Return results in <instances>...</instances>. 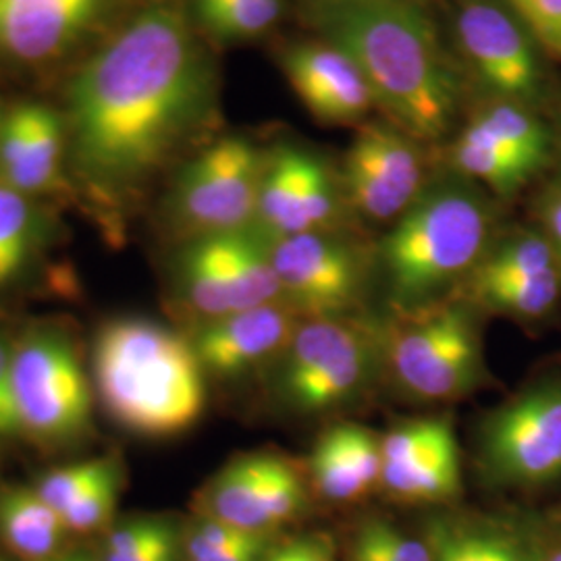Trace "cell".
<instances>
[{
	"mask_svg": "<svg viewBox=\"0 0 561 561\" xmlns=\"http://www.w3.org/2000/svg\"><path fill=\"white\" fill-rule=\"evenodd\" d=\"M277 535L236 528L227 522L196 516L183 528V561H264Z\"/></svg>",
	"mask_w": 561,
	"mask_h": 561,
	"instance_id": "83f0119b",
	"label": "cell"
},
{
	"mask_svg": "<svg viewBox=\"0 0 561 561\" xmlns=\"http://www.w3.org/2000/svg\"><path fill=\"white\" fill-rule=\"evenodd\" d=\"M99 561H183V530L164 516H134L108 530Z\"/></svg>",
	"mask_w": 561,
	"mask_h": 561,
	"instance_id": "4316f807",
	"label": "cell"
},
{
	"mask_svg": "<svg viewBox=\"0 0 561 561\" xmlns=\"http://www.w3.org/2000/svg\"><path fill=\"white\" fill-rule=\"evenodd\" d=\"M180 285L204 322L283 301L271 240L256 227L194 238L181 254Z\"/></svg>",
	"mask_w": 561,
	"mask_h": 561,
	"instance_id": "9c48e42d",
	"label": "cell"
},
{
	"mask_svg": "<svg viewBox=\"0 0 561 561\" xmlns=\"http://www.w3.org/2000/svg\"><path fill=\"white\" fill-rule=\"evenodd\" d=\"M482 481L502 491H542L561 482V368L526 382L482 416L477 431Z\"/></svg>",
	"mask_w": 561,
	"mask_h": 561,
	"instance_id": "8992f818",
	"label": "cell"
},
{
	"mask_svg": "<svg viewBox=\"0 0 561 561\" xmlns=\"http://www.w3.org/2000/svg\"><path fill=\"white\" fill-rule=\"evenodd\" d=\"M21 435L20 422L11 410L0 403V437H18Z\"/></svg>",
	"mask_w": 561,
	"mask_h": 561,
	"instance_id": "f35d334b",
	"label": "cell"
},
{
	"mask_svg": "<svg viewBox=\"0 0 561 561\" xmlns=\"http://www.w3.org/2000/svg\"><path fill=\"white\" fill-rule=\"evenodd\" d=\"M542 231L556 252V261L561 275V183L551 187L541 201Z\"/></svg>",
	"mask_w": 561,
	"mask_h": 561,
	"instance_id": "d590c367",
	"label": "cell"
},
{
	"mask_svg": "<svg viewBox=\"0 0 561 561\" xmlns=\"http://www.w3.org/2000/svg\"><path fill=\"white\" fill-rule=\"evenodd\" d=\"M322 41L356 62L375 102L405 136L437 140L458 106V80L433 23L410 0H314Z\"/></svg>",
	"mask_w": 561,
	"mask_h": 561,
	"instance_id": "7a4b0ae2",
	"label": "cell"
},
{
	"mask_svg": "<svg viewBox=\"0 0 561 561\" xmlns=\"http://www.w3.org/2000/svg\"><path fill=\"white\" fill-rule=\"evenodd\" d=\"M454 164L466 178L482 181L500 196L516 194L539 173L535 164L522 159L477 119L456 141Z\"/></svg>",
	"mask_w": 561,
	"mask_h": 561,
	"instance_id": "cb8c5ba5",
	"label": "cell"
},
{
	"mask_svg": "<svg viewBox=\"0 0 561 561\" xmlns=\"http://www.w3.org/2000/svg\"><path fill=\"white\" fill-rule=\"evenodd\" d=\"M343 185L364 217H401L422 192L421 157L410 136L385 125L364 127L347 150Z\"/></svg>",
	"mask_w": 561,
	"mask_h": 561,
	"instance_id": "5bb4252c",
	"label": "cell"
},
{
	"mask_svg": "<svg viewBox=\"0 0 561 561\" xmlns=\"http://www.w3.org/2000/svg\"><path fill=\"white\" fill-rule=\"evenodd\" d=\"M422 537L435 561H541L537 516L437 512Z\"/></svg>",
	"mask_w": 561,
	"mask_h": 561,
	"instance_id": "d6986e66",
	"label": "cell"
},
{
	"mask_svg": "<svg viewBox=\"0 0 561 561\" xmlns=\"http://www.w3.org/2000/svg\"><path fill=\"white\" fill-rule=\"evenodd\" d=\"M11 398L21 435L62 445L85 433L92 421V389L69 337L34 329L13 345Z\"/></svg>",
	"mask_w": 561,
	"mask_h": 561,
	"instance_id": "ba28073f",
	"label": "cell"
},
{
	"mask_svg": "<svg viewBox=\"0 0 561 561\" xmlns=\"http://www.w3.org/2000/svg\"><path fill=\"white\" fill-rule=\"evenodd\" d=\"M65 146L67 125L55 108L38 102L11 106L0 129V183L30 198L55 192Z\"/></svg>",
	"mask_w": 561,
	"mask_h": 561,
	"instance_id": "ac0fdd59",
	"label": "cell"
},
{
	"mask_svg": "<svg viewBox=\"0 0 561 561\" xmlns=\"http://www.w3.org/2000/svg\"><path fill=\"white\" fill-rule=\"evenodd\" d=\"M11 375H13V347L0 335V403L15 414L13 398H11Z\"/></svg>",
	"mask_w": 561,
	"mask_h": 561,
	"instance_id": "74e56055",
	"label": "cell"
},
{
	"mask_svg": "<svg viewBox=\"0 0 561 561\" xmlns=\"http://www.w3.org/2000/svg\"><path fill=\"white\" fill-rule=\"evenodd\" d=\"M350 561H435L424 537L403 533L393 522L379 516L362 520L350 541Z\"/></svg>",
	"mask_w": 561,
	"mask_h": 561,
	"instance_id": "f546056e",
	"label": "cell"
},
{
	"mask_svg": "<svg viewBox=\"0 0 561 561\" xmlns=\"http://www.w3.org/2000/svg\"><path fill=\"white\" fill-rule=\"evenodd\" d=\"M210 99V62L190 21L175 4H148L69 83L73 164L101 192L127 190L161 167Z\"/></svg>",
	"mask_w": 561,
	"mask_h": 561,
	"instance_id": "6da1fadb",
	"label": "cell"
},
{
	"mask_svg": "<svg viewBox=\"0 0 561 561\" xmlns=\"http://www.w3.org/2000/svg\"><path fill=\"white\" fill-rule=\"evenodd\" d=\"M204 368L192 340L148 319L104 324L94 345V379L113 421L144 437L192 428L206 405Z\"/></svg>",
	"mask_w": 561,
	"mask_h": 561,
	"instance_id": "3957f363",
	"label": "cell"
},
{
	"mask_svg": "<svg viewBox=\"0 0 561 561\" xmlns=\"http://www.w3.org/2000/svg\"><path fill=\"white\" fill-rule=\"evenodd\" d=\"M42 217L34 198L0 183V289L30 268L42 245Z\"/></svg>",
	"mask_w": 561,
	"mask_h": 561,
	"instance_id": "484cf974",
	"label": "cell"
},
{
	"mask_svg": "<svg viewBox=\"0 0 561 561\" xmlns=\"http://www.w3.org/2000/svg\"><path fill=\"white\" fill-rule=\"evenodd\" d=\"M477 121L493 136L518 152L522 159L535 164L539 171L549 159V136L541 121L530 115L520 104L502 101L479 113Z\"/></svg>",
	"mask_w": 561,
	"mask_h": 561,
	"instance_id": "4dcf8cb0",
	"label": "cell"
},
{
	"mask_svg": "<svg viewBox=\"0 0 561 561\" xmlns=\"http://www.w3.org/2000/svg\"><path fill=\"white\" fill-rule=\"evenodd\" d=\"M541 561H561V510L537 516Z\"/></svg>",
	"mask_w": 561,
	"mask_h": 561,
	"instance_id": "8d00e7d4",
	"label": "cell"
},
{
	"mask_svg": "<svg viewBox=\"0 0 561 561\" xmlns=\"http://www.w3.org/2000/svg\"><path fill=\"white\" fill-rule=\"evenodd\" d=\"M398 319L382 335V356L405 396L456 401L486 387L479 310L472 304L435 301L398 312Z\"/></svg>",
	"mask_w": 561,
	"mask_h": 561,
	"instance_id": "5b68a950",
	"label": "cell"
},
{
	"mask_svg": "<svg viewBox=\"0 0 561 561\" xmlns=\"http://www.w3.org/2000/svg\"><path fill=\"white\" fill-rule=\"evenodd\" d=\"M119 493L121 466L115 463L101 481L62 512V520L67 524L69 533L90 535L108 526L115 516Z\"/></svg>",
	"mask_w": 561,
	"mask_h": 561,
	"instance_id": "d6a6232c",
	"label": "cell"
},
{
	"mask_svg": "<svg viewBox=\"0 0 561 561\" xmlns=\"http://www.w3.org/2000/svg\"><path fill=\"white\" fill-rule=\"evenodd\" d=\"M48 561H99L94 560L92 556H88V553H83V551H76V553H60L57 558H53V560Z\"/></svg>",
	"mask_w": 561,
	"mask_h": 561,
	"instance_id": "ab89813d",
	"label": "cell"
},
{
	"mask_svg": "<svg viewBox=\"0 0 561 561\" xmlns=\"http://www.w3.org/2000/svg\"><path fill=\"white\" fill-rule=\"evenodd\" d=\"M67 535H71L67 524L36 486L9 489L0 495V541L21 561L57 558Z\"/></svg>",
	"mask_w": 561,
	"mask_h": 561,
	"instance_id": "7402d4cb",
	"label": "cell"
},
{
	"mask_svg": "<svg viewBox=\"0 0 561 561\" xmlns=\"http://www.w3.org/2000/svg\"><path fill=\"white\" fill-rule=\"evenodd\" d=\"M264 561H337V545L327 533H306L273 542Z\"/></svg>",
	"mask_w": 561,
	"mask_h": 561,
	"instance_id": "e575fe53",
	"label": "cell"
},
{
	"mask_svg": "<svg viewBox=\"0 0 561 561\" xmlns=\"http://www.w3.org/2000/svg\"><path fill=\"white\" fill-rule=\"evenodd\" d=\"M458 38L482 83L510 101H530L541 88L533 36L500 4L474 0L458 18Z\"/></svg>",
	"mask_w": 561,
	"mask_h": 561,
	"instance_id": "9a60e30c",
	"label": "cell"
},
{
	"mask_svg": "<svg viewBox=\"0 0 561 561\" xmlns=\"http://www.w3.org/2000/svg\"><path fill=\"white\" fill-rule=\"evenodd\" d=\"M308 507L298 466L277 454H245L222 466L196 502L198 516L261 535H277Z\"/></svg>",
	"mask_w": 561,
	"mask_h": 561,
	"instance_id": "8fae6325",
	"label": "cell"
},
{
	"mask_svg": "<svg viewBox=\"0 0 561 561\" xmlns=\"http://www.w3.org/2000/svg\"><path fill=\"white\" fill-rule=\"evenodd\" d=\"M115 463L117 461L113 458H92L67 463L44 474L42 481L36 484V491L62 518V512L78 502L83 493H88Z\"/></svg>",
	"mask_w": 561,
	"mask_h": 561,
	"instance_id": "1f68e13d",
	"label": "cell"
},
{
	"mask_svg": "<svg viewBox=\"0 0 561 561\" xmlns=\"http://www.w3.org/2000/svg\"><path fill=\"white\" fill-rule=\"evenodd\" d=\"M381 470V439L358 424L331 426L308 461L317 493L337 505L360 502L379 489Z\"/></svg>",
	"mask_w": 561,
	"mask_h": 561,
	"instance_id": "44dd1931",
	"label": "cell"
},
{
	"mask_svg": "<svg viewBox=\"0 0 561 561\" xmlns=\"http://www.w3.org/2000/svg\"><path fill=\"white\" fill-rule=\"evenodd\" d=\"M283 301L301 319L345 317L358 306L366 271L360 252L327 231L271 240Z\"/></svg>",
	"mask_w": 561,
	"mask_h": 561,
	"instance_id": "7c38bea8",
	"label": "cell"
},
{
	"mask_svg": "<svg viewBox=\"0 0 561 561\" xmlns=\"http://www.w3.org/2000/svg\"><path fill=\"white\" fill-rule=\"evenodd\" d=\"M410 2H414V0H410Z\"/></svg>",
	"mask_w": 561,
	"mask_h": 561,
	"instance_id": "b9f144b4",
	"label": "cell"
},
{
	"mask_svg": "<svg viewBox=\"0 0 561 561\" xmlns=\"http://www.w3.org/2000/svg\"><path fill=\"white\" fill-rule=\"evenodd\" d=\"M337 206L335 181L319 157L296 146H280L266 157L254 222L264 238L327 231Z\"/></svg>",
	"mask_w": 561,
	"mask_h": 561,
	"instance_id": "4fadbf2b",
	"label": "cell"
},
{
	"mask_svg": "<svg viewBox=\"0 0 561 561\" xmlns=\"http://www.w3.org/2000/svg\"><path fill=\"white\" fill-rule=\"evenodd\" d=\"M301 321L289 304L273 301L204 322L192 345L206 375L233 379L279 360Z\"/></svg>",
	"mask_w": 561,
	"mask_h": 561,
	"instance_id": "e0dca14e",
	"label": "cell"
},
{
	"mask_svg": "<svg viewBox=\"0 0 561 561\" xmlns=\"http://www.w3.org/2000/svg\"><path fill=\"white\" fill-rule=\"evenodd\" d=\"M381 350L382 337L345 317L304 319L279 358L280 401L300 416L350 408L373 381Z\"/></svg>",
	"mask_w": 561,
	"mask_h": 561,
	"instance_id": "52a82bcc",
	"label": "cell"
},
{
	"mask_svg": "<svg viewBox=\"0 0 561 561\" xmlns=\"http://www.w3.org/2000/svg\"><path fill=\"white\" fill-rule=\"evenodd\" d=\"M528 34L561 60V0H505Z\"/></svg>",
	"mask_w": 561,
	"mask_h": 561,
	"instance_id": "836d02e7",
	"label": "cell"
},
{
	"mask_svg": "<svg viewBox=\"0 0 561 561\" xmlns=\"http://www.w3.org/2000/svg\"><path fill=\"white\" fill-rule=\"evenodd\" d=\"M2 121H4V111L0 108V129H2Z\"/></svg>",
	"mask_w": 561,
	"mask_h": 561,
	"instance_id": "60d3db41",
	"label": "cell"
},
{
	"mask_svg": "<svg viewBox=\"0 0 561 561\" xmlns=\"http://www.w3.org/2000/svg\"><path fill=\"white\" fill-rule=\"evenodd\" d=\"M264 162L261 150L243 138L208 146L178 181L173 206L181 225L194 238L254 227Z\"/></svg>",
	"mask_w": 561,
	"mask_h": 561,
	"instance_id": "30bf717a",
	"label": "cell"
},
{
	"mask_svg": "<svg viewBox=\"0 0 561 561\" xmlns=\"http://www.w3.org/2000/svg\"><path fill=\"white\" fill-rule=\"evenodd\" d=\"M283 69L306 108L324 123H352L375 104L356 62L329 42L291 46Z\"/></svg>",
	"mask_w": 561,
	"mask_h": 561,
	"instance_id": "ffe728a7",
	"label": "cell"
},
{
	"mask_svg": "<svg viewBox=\"0 0 561 561\" xmlns=\"http://www.w3.org/2000/svg\"><path fill=\"white\" fill-rule=\"evenodd\" d=\"M202 25L222 41H248L280 18V0H196Z\"/></svg>",
	"mask_w": 561,
	"mask_h": 561,
	"instance_id": "f1b7e54d",
	"label": "cell"
},
{
	"mask_svg": "<svg viewBox=\"0 0 561 561\" xmlns=\"http://www.w3.org/2000/svg\"><path fill=\"white\" fill-rule=\"evenodd\" d=\"M466 301L472 304L479 312L537 324L551 319L560 308V271H547L541 275L489 285H472L468 287Z\"/></svg>",
	"mask_w": 561,
	"mask_h": 561,
	"instance_id": "d4e9b609",
	"label": "cell"
},
{
	"mask_svg": "<svg viewBox=\"0 0 561 561\" xmlns=\"http://www.w3.org/2000/svg\"><path fill=\"white\" fill-rule=\"evenodd\" d=\"M123 0H0V59H60L99 30Z\"/></svg>",
	"mask_w": 561,
	"mask_h": 561,
	"instance_id": "2e32d148",
	"label": "cell"
},
{
	"mask_svg": "<svg viewBox=\"0 0 561 561\" xmlns=\"http://www.w3.org/2000/svg\"><path fill=\"white\" fill-rule=\"evenodd\" d=\"M382 489L391 500L410 505H443L461 493L460 445L449 437L416 460L382 466Z\"/></svg>",
	"mask_w": 561,
	"mask_h": 561,
	"instance_id": "603a6c76",
	"label": "cell"
},
{
	"mask_svg": "<svg viewBox=\"0 0 561 561\" xmlns=\"http://www.w3.org/2000/svg\"><path fill=\"white\" fill-rule=\"evenodd\" d=\"M493 219L474 190L443 183L421 192L381 245L391 306L414 312L472 275L491 248Z\"/></svg>",
	"mask_w": 561,
	"mask_h": 561,
	"instance_id": "277c9868",
	"label": "cell"
}]
</instances>
